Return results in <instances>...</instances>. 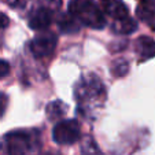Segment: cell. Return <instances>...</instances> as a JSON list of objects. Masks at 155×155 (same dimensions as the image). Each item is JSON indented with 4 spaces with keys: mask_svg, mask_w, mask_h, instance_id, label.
<instances>
[{
    "mask_svg": "<svg viewBox=\"0 0 155 155\" xmlns=\"http://www.w3.org/2000/svg\"><path fill=\"white\" fill-rule=\"evenodd\" d=\"M69 12L91 29H103L107 24L104 12L95 4L94 0H70Z\"/></svg>",
    "mask_w": 155,
    "mask_h": 155,
    "instance_id": "6da1fadb",
    "label": "cell"
},
{
    "mask_svg": "<svg viewBox=\"0 0 155 155\" xmlns=\"http://www.w3.org/2000/svg\"><path fill=\"white\" fill-rule=\"evenodd\" d=\"M76 97L80 104H91L92 102L99 103L104 99V87L95 76L82 77V80L76 85Z\"/></svg>",
    "mask_w": 155,
    "mask_h": 155,
    "instance_id": "7a4b0ae2",
    "label": "cell"
},
{
    "mask_svg": "<svg viewBox=\"0 0 155 155\" xmlns=\"http://www.w3.org/2000/svg\"><path fill=\"white\" fill-rule=\"evenodd\" d=\"M4 152L6 155H33V136L24 130L10 132L4 137Z\"/></svg>",
    "mask_w": 155,
    "mask_h": 155,
    "instance_id": "3957f363",
    "label": "cell"
},
{
    "mask_svg": "<svg viewBox=\"0 0 155 155\" xmlns=\"http://www.w3.org/2000/svg\"><path fill=\"white\" fill-rule=\"evenodd\" d=\"M81 126L76 120H64L54 126L52 139L61 146H70L80 140Z\"/></svg>",
    "mask_w": 155,
    "mask_h": 155,
    "instance_id": "277c9868",
    "label": "cell"
},
{
    "mask_svg": "<svg viewBox=\"0 0 155 155\" xmlns=\"http://www.w3.org/2000/svg\"><path fill=\"white\" fill-rule=\"evenodd\" d=\"M58 37L52 32H43L37 35L30 43V51L36 58H45L54 54Z\"/></svg>",
    "mask_w": 155,
    "mask_h": 155,
    "instance_id": "5b68a950",
    "label": "cell"
},
{
    "mask_svg": "<svg viewBox=\"0 0 155 155\" xmlns=\"http://www.w3.org/2000/svg\"><path fill=\"white\" fill-rule=\"evenodd\" d=\"M52 19H54V10L41 6L29 15L28 24H29L30 29L33 30H45L52 24Z\"/></svg>",
    "mask_w": 155,
    "mask_h": 155,
    "instance_id": "8992f818",
    "label": "cell"
},
{
    "mask_svg": "<svg viewBox=\"0 0 155 155\" xmlns=\"http://www.w3.org/2000/svg\"><path fill=\"white\" fill-rule=\"evenodd\" d=\"M100 8L113 19H120L129 15L128 7L122 0H100Z\"/></svg>",
    "mask_w": 155,
    "mask_h": 155,
    "instance_id": "52a82bcc",
    "label": "cell"
},
{
    "mask_svg": "<svg viewBox=\"0 0 155 155\" xmlns=\"http://www.w3.org/2000/svg\"><path fill=\"white\" fill-rule=\"evenodd\" d=\"M136 14L144 24L148 26H155V0H140Z\"/></svg>",
    "mask_w": 155,
    "mask_h": 155,
    "instance_id": "ba28073f",
    "label": "cell"
},
{
    "mask_svg": "<svg viewBox=\"0 0 155 155\" xmlns=\"http://www.w3.org/2000/svg\"><path fill=\"white\" fill-rule=\"evenodd\" d=\"M135 48L140 61H147L155 56V43L151 37H139L135 43Z\"/></svg>",
    "mask_w": 155,
    "mask_h": 155,
    "instance_id": "9c48e42d",
    "label": "cell"
},
{
    "mask_svg": "<svg viewBox=\"0 0 155 155\" xmlns=\"http://www.w3.org/2000/svg\"><path fill=\"white\" fill-rule=\"evenodd\" d=\"M56 24L58 28L66 35H74L80 30L81 28V22L77 19L74 15H71L70 12H66V14H61L56 19Z\"/></svg>",
    "mask_w": 155,
    "mask_h": 155,
    "instance_id": "30bf717a",
    "label": "cell"
},
{
    "mask_svg": "<svg viewBox=\"0 0 155 155\" xmlns=\"http://www.w3.org/2000/svg\"><path fill=\"white\" fill-rule=\"evenodd\" d=\"M111 29L115 35H122V36L132 35V33H135L137 30V22L128 15L125 18L114 19V24H113Z\"/></svg>",
    "mask_w": 155,
    "mask_h": 155,
    "instance_id": "8fae6325",
    "label": "cell"
},
{
    "mask_svg": "<svg viewBox=\"0 0 155 155\" xmlns=\"http://www.w3.org/2000/svg\"><path fill=\"white\" fill-rule=\"evenodd\" d=\"M66 110H68V106L64 103H62L61 100H55L47 106V115L50 120L56 121L66 113Z\"/></svg>",
    "mask_w": 155,
    "mask_h": 155,
    "instance_id": "7c38bea8",
    "label": "cell"
},
{
    "mask_svg": "<svg viewBox=\"0 0 155 155\" xmlns=\"http://www.w3.org/2000/svg\"><path fill=\"white\" fill-rule=\"evenodd\" d=\"M129 70V64L126 61H118L114 63V68H113V73H114V76L117 77H124L126 73H128Z\"/></svg>",
    "mask_w": 155,
    "mask_h": 155,
    "instance_id": "4fadbf2b",
    "label": "cell"
},
{
    "mask_svg": "<svg viewBox=\"0 0 155 155\" xmlns=\"http://www.w3.org/2000/svg\"><path fill=\"white\" fill-rule=\"evenodd\" d=\"M82 155H102L100 151L96 148L95 143L91 140V139H87L82 146Z\"/></svg>",
    "mask_w": 155,
    "mask_h": 155,
    "instance_id": "5bb4252c",
    "label": "cell"
},
{
    "mask_svg": "<svg viewBox=\"0 0 155 155\" xmlns=\"http://www.w3.org/2000/svg\"><path fill=\"white\" fill-rule=\"evenodd\" d=\"M40 2H41V6L48 7V8H51V10H56L61 7L62 0H40Z\"/></svg>",
    "mask_w": 155,
    "mask_h": 155,
    "instance_id": "9a60e30c",
    "label": "cell"
},
{
    "mask_svg": "<svg viewBox=\"0 0 155 155\" xmlns=\"http://www.w3.org/2000/svg\"><path fill=\"white\" fill-rule=\"evenodd\" d=\"M10 73V64L8 62L3 61V59H0V78H4L7 77Z\"/></svg>",
    "mask_w": 155,
    "mask_h": 155,
    "instance_id": "2e32d148",
    "label": "cell"
},
{
    "mask_svg": "<svg viewBox=\"0 0 155 155\" xmlns=\"http://www.w3.org/2000/svg\"><path fill=\"white\" fill-rule=\"evenodd\" d=\"M4 2L12 8H21V7H24L26 4V0H4Z\"/></svg>",
    "mask_w": 155,
    "mask_h": 155,
    "instance_id": "e0dca14e",
    "label": "cell"
},
{
    "mask_svg": "<svg viewBox=\"0 0 155 155\" xmlns=\"http://www.w3.org/2000/svg\"><path fill=\"white\" fill-rule=\"evenodd\" d=\"M6 107H7V96L4 94H2V92H0V117L4 114Z\"/></svg>",
    "mask_w": 155,
    "mask_h": 155,
    "instance_id": "ac0fdd59",
    "label": "cell"
},
{
    "mask_svg": "<svg viewBox=\"0 0 155 155\" xmlns=\"http://www.w3.org/2000/svg\"><path fill=\"white\" fill-rule=\"evenodd\" d=\"M10 24V19L6 14L3 12H0V29H3V28H7Z\"/></svg>",
    "mask_w": 155,
    "mask_h": 155,
    "instance_id": "d6986e66",
    "label": "cell"
},
{
    "mask_svg": "<svg viewBox=\"0 0 155 155\" xmlns=\"http://www.w3.org/2000/svg\"><path fill=\"white\" fill-rule=\"evenodd\" d=\"M45 155H62V154H59V152H54V151H50V152H47Z\"/></svg>",
    "mask_w": 155,
    "mask_h": 155,
    "instance_id": "ffe728a7",
    "label": "cell"
}]
</instances>
